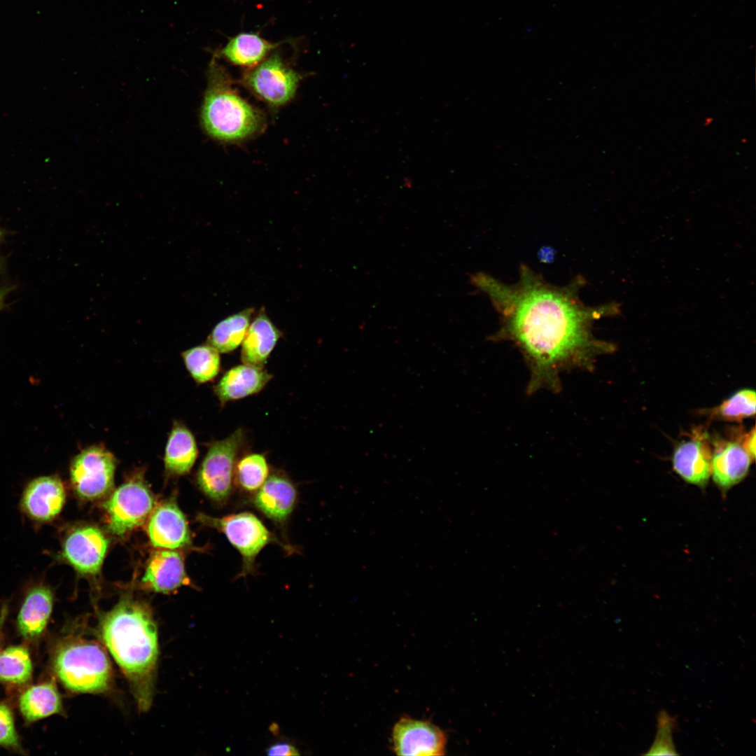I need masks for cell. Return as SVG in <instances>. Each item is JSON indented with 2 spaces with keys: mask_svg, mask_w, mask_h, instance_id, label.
<instances>
[{
  "mask_svg": "<svg viewBox=\"0 0 756 756\" xmlns=\"http://www.w3.org/2000/svg\"><path fill=\"white\" fill-rule=\"evenodd\" d=\"M32 664L27 650L10 646L0 653V681L22 685L31 678Z\"/></svg>",
  "mask_w": 756,
  "mask_h": 756,
  "instance_id": "484cf974",
  "label": "cell"
},
{
  "mask_svg": "<svg viewBox=\"0 0 756 756\" xmlns=\"http://www.w3.org/2000/svg\"><path fill=\"white\" fill-rule=\"evenodd\" d=\"M53 668L64 686L74 692L100 694L112 685L109 658L92 639L74 637L62 643L55 652Z\"/></svg>",
  "mask_w": 756,
  "mask_h": 756,
  "instance_id": "277c9868",
  "label": "cell"
},
{
  "mask_svg": "<svg viewBox=\"0 0 756 756\" xmlns=\"http://www.w3.org/2000/svg\"><path fill=\"white\" fill-rule=\"evenodd\" d=\"M244 437V430L238 428L227 438L211 443L198 469L199 487L218 504L225 503L232 493L235 467Z\"/></svg>",
  "mask_w": 756,
  "mask_h": 756,
  "instance_id": "8992f818",
  "label": "cell"
},
{
  "mask_svg": "<svg viewBox=\"0 0 756 756\" xmlns=\"http://www.w3.org/2000/svg\"><path fill=\"white\" fill-rule=\"evenodd\" d=\"M254 308H246L218 323L207 337V342L219 353H229L243 342Z\"/></svg>",
  "mask_w": 756,
  "mask_h": 756,
  "instance_id": "cb8c5ba5",
  "label": "cell"
},
{
  "mask_svg": "<svg viewBox=\"0 0 756 756\" xmlns=\"http://www.w3.org/2000/svg\"><path fill=\"white\" fill-rule=\"evenodd\" d=\"M674 722L666 712L658 717V730L654 743L646 755H677L672 740Z\"/></svg>",
  "mask_w": 756,
  "mask_h": 756,
  "instance_id": "f1b7e54d",
  "label": "cell"
},
{
  "mask_svg": "<svg viewBox=\"0 0 756 756\" xmlns=\"http://www.w3.org/2000/svg\"><path fill=\"white\" fill-rule=\"evenodd\" d=\"M753 460L746 449L734 442L724 443L712 455L711 474L715 483L728 489L747 475Z\"/></svg>",
  "mask_w": 756,
  "mask_h": 756,
  "instance_id": "ffe728a7",
  "label": "cell"
},
{
  "mask_svg": "<svg viewBox=\"0 0 756 756\" xmlns=\"http://www.w3.org/2000/svg\"><path fill=\"white\" fill-rule=\"evenodd\" d=\"M198 449L192 433L185 426L175 423L165 447L164 466L174 475H184L192 468Z\"/></svg>",
  "mask_w": 756,
  "mask_h": 756,
  "instance_id": "44dd1931",
  "label": "cell"
},
{
  "mask_svg": "<svg viewBox=\"0 0 756 756\" xmlns=\"http://www.w3.org/2000/svg\"><path fill=\"white\" fill-rule=\"evenodd\" d=\"M116 459L101 444L92 445L77 454L71 463L74 490L81 498L93 500L104 496L113 484Z\"/></svg>",
  "mask_w": 756,
  "mask_h": 756,
  "instance_id": "52a82bcc",
  "label": "cell"
},
{
  "mask_svg": "<svg viewBox=\"0 0 756 756\" xmlns=\"http://www.w3.org/2000/svg\"><path fill=\"white\" fill-rule=\"evenodd\" d=\"M108 545L107 538L98 528L78 527L66 535L61 556L79 573L94 575L102 565Z\"/></svg>",
  "mask_w": 756,
  "mask_h": 756,
  "instance_id": "8fae6325",
  "label": "cell"
},
{
  "mask_svg": "<svg viewBox=\"0 0 756 756\" xmlns=\"http://www.w3.org/2000/svg\"><path fill=\"white\" fill-rule=\"evenodd\" d=\"M447 736L426 720L401 718L392 730V750L398 755H443Z\"/></svg>",
  "mask_w": 756,
  "mask_h": 756,
  "instance_id": "30bf717a",
  "label": "cell"
},
{
  "mask_svg": "<svg viewBox=\"0 0 756 756\" xmlns=\"http://www.w3.org/2000/svg\"><path fill=\"white\" fill-rule=\"evenodd\" d=\"M154 500L140 477H133L120 486L104 503L108 528L122 536L141 524L150 514Z\"/></svg>",
  "mask_w": 756,
  "mask_h": 756,
  "instance_id": "ba28073f",
  "label": "cell"
},
{
  "mask_svg": "<svg viewBox=\"0 0 756 756\" xmlns=\"http://www.w3.org/2000/svg\"><path fill=\"white\" fill-rule=\"evenodd\" d=\"M755 391L743 388L732 394L718 409V414L729 421L741 420L755 414Z\"/></svg>",
  "mask_w": 756,
  "mask_h": 756,
  "instance_id": "83f0119b",
  "label": "cell"
},
{
  "mask_svg": "<svg viewBox=\"0 0 756 756\" xmlns=\"http://www.w3.org/2000/svg\"><path fill=\"white\" fill-rule=\"evenodd\" d=\"M148 534L152 544L167 549L190 545L191 537L184 514L173 503L159 506L152 514Z\"/></svg>",
  "mask_w": 756,
  "mask_h": 756,
  "instance_id": "5bb4252c",
  "label": "cell"
},
{
  "mask_svg": "<svg viewBox=\"0 0 756 756\" xmlns=\"http://www.w3.org/2000/svg\"><path fill=\"white\" fill-rule=\"evenodd\" d=\"M201 122L212 138L237 141L256 134L263 126V117L232 86L224 68L213 58L204 94Z\"/></svg>",
  "mask_w": 756,
  "mask_h": 756,
  "instance_id": "3957f363",
  "label": "cell"
},
{
  "mask_svg": "<svg viewBox=\"0 0 756 756\" xmlns=\"http://www.w3.org/2000/svg\"><path fill=\"white\" fill-rule=\"evenodd\" d=\"M470 284L484 293L499 315L497 340L514 342L531 369L528 391L556 389L559 374L572 368H589L594 358L612 349L596 340L593 322L615 314V304L589 307L579 291L584 280L578 276L565 286L547 282L522 265L519 279L506 284L483 272L470 276Z\"/></svg>",
  "mask_w": 756,
  "mask_h": 756,
  "instance_id": "6da1fadb",
  "label": "cell"
},
{
  "mask_svg": "<svg viewBox=\"0 0 756 756\" xmlns=\"http://www.w3.org/2000/svg\"><path fill=\"white\" fill-rule=\"evenodd\" d=\"M272 375L264 368L239 365L228 370L214 386V392L221 404L258 393Z\"/></svg>",
  "mask_w": 756,
  "mask_h": 756,
  "instance_id": "e0dca14e",
  "label": "cell"
},
{
  "mask_svg": "<svg viewBox=\"0 0 756 756\" xmlns=\"http://www.w3.org/2000/svg\"><path fill=\"white\" fill-rule=\"evenodd\" d=\"M51 589L43 583L27 591L18 615V628L27 640L38 638L46 629L53 607Z\"/></svg>",
  "mask_w": 756,
  "mask_h": 756,
  "instance_id": "9a60e30c",
  "label": "cell"
},
{
  "mask_svg": "<svg viewBox=\"0 0 756 756\" xmlns=\"http://www.w3.org/2000/svg\"><path fill=\"white\" fill-rule=\"evenodd\" d=\"M102 641L127 678L141 711L153 701L158 659V628L144 603L123 598L102 618Z\"/></svg>",
  "mask_w": 756,
  "mask_h": 756,
  "instance_id": "7a4b0ae2",
  "label": "cell"
},
{
  "mask_svg": "<svg viewBox=\"0 0 756 756\" xmlns=\"http://www.w3.org/2000/svg\"><path fill=\"white\" fill-rule=\"evenodd\" d=\"M266 754L270 756H290L300 755L298 750L295 746L286 742H279L272 744L266 750Z\"/></svg>",
  "mask_w": 756,
  "mask_h": 756,
  "instance_id": "4dcf8cb0",
  "label": "cell"
},
{
  "mask_svg": "<svg viewBox=\"0 0 756 756\" xmlns=\"http://www.w3.org/2000/svg\"><path fill=\"white\" fill-rule=\"evenodd\" d=\"M282 333L262 308L249 324L241 343L244 364L264 368Z\"/></svg>",
  "mask_w": 756,
  "mask_h": 756,
  "instance_id": "2e32d148",
  "label": "cell"
},
{
  "mask_svg": "<svg viewBox=\"0 0 756 756\" xmlns=\"http://www.w3.org/2000/svg\"><path fill=\"white\" fill-rule=\"evenodd\" d=\"M278 44L264 39L256 33L242 32L228 41L220 50V55L234 65L254 67Z\"/></svg>",
  "mask_w": 756,
  "mask_h": 756,
  "instance_id": "7402d4cb",
  "label": "cell"
},
{
  "mask_svg": "<svg viewBox=\"0 0 756 756\" xmlns=\"http://www.w3.org/2000/svg\"><path fill=\"white\" fill-rule=\"evenodd\" d=\"M7 613H8L7 606L4 605L2 606L1 609V612H0V640H1V633H2V629H3V626L4 625V622H5L6 616H7Z\"/></svg>",
  "mask_w": 756,
  "mask_h": 756,
  "instance_id": "d6a6232c",
  "label": "cell"
},
{
  "mask_svg": "<svg viewBox=\"0 0 756 756\" xmlns=\"http://www.w3.org/2000/svg\"><path fill=\"white\" fill-rule=\"evenodd\" d=\"M244 80L260 99L271 106H280L295 96L300 76L279 55L272 54L248 71Z\"/></svg>",
  "mask_w": 756,
  "mask_h": 756,
  "instance_id": "9c48e42d",
  "label": "cell"
},
{
  "mask_svg": "<svg viewBox=\"0 0 756 756\" xmlns=\"http://www.w3.org/2000/svg\"><path fill=\"white\" fill-rule=\"evenodd\" d=\"M4 296V294L3 293H0V309H1V307L2 306V304H3Z\"/></svg>",
  "mask_w": 756,
  "mask_h": 756,
  "instance_id": "836d02e7",
  "label": "cell"
},
{
  "mask_svg": "<svg viewBox=\"0 0 756 756\" xmlns=\"http://www.w3.org/2000/svg\"><path fill=\"white\" fill-rule=\"evenodd\" d=\"M743 447L746 449L751 458L754 460L755 456V430H752L746 435Z\"/></svg>",
  "mask_w": 756,
  "mask_h": 756,
  "instance_id": "1f68e13d",
  "label": "cell"
},
{
  "mask_svg": "<svg viewBox=\"0 0 756 756\" xmlns=\"http://www.w3.org/2000/svg\"><path fill=\"white\" fill-rule=\"evenodd\" d=\"M712 454L708 444L700 439L680 443L673 455L675 471L687 482L705 486L711 475Z\"/></svg>",
  "mask_w": 756,
  "mask_h": 756,
  "instance_id": "ac0fdd59",
  "label": "cell"
},
{
  "mask_svg": "<svg viewBox=\"0 0 756 756\" xmlns=\"http://www.w3.org/2000/svg\"><path fill=\"white\" fill-rule=\"evenodd\" d=\"M19 707L28 722L48 717L62 710L59 693L52 682H46L28 688L21 695Z\"/></svg>",
  "mask_w": 756,
  "mask_h": 756,
  "instance_id": "603a6c76",
  "label": "cell"
},
{
  "mask_svg": "<svg viewBox=\"0 0 756 756\" xmlns=\"http://www.w3.org/2000/svg\"><path fill=\"white\" fill-rule=\"evenodd\" d=\"M66 499L64 486L57 476H42L30 481L20 500L22 512L31 521L44 524L61 512Z\"/></svg>",
  "mask_w": 756,
  "mask_h": 756,
  "instance_id": "7c38bea8",
  "label": "cell"
},
{
  "mask_svg": "<svg viewBox=\"0 0 756 756\" xmlns=\"http://www.w3.org/2000/svg\"><path fill=\"white\" fill-rule=\"evenodd\" d=\"M255 493L252 499L254 507L276 524L284 526L298 501V490L293 482L285 474L275 472Z\"/></svg>",
  "mask_w": 756,
  "mask_h": 756,
  "instance_id": "4fadbf2b",
  "label": "cell"
},
{
  "mask_svg": "<svg viewBox=\"0 0 756 756\" xmlns=\"http://www.w3.org/2000/svg\"><path fill=\"white\" fill-rule=\"evenodd\" d=\"M0 746L16 751L21 750L13 713L10 708L4 704H0Z\"/></svg>",
  "mask_w": 756,
  "mask_h": 756,
  "instance_id": "f546056e",
  "label": "cell"
},
{
  "mask_svg": "<svg viewBox=\"0 0 756 756\" xmlns=\"http://www.w3.org/2000/svg\"><path fill=\"white\" fill-rule=\"evenodd\" d=\"M219 351L206 343L189 349L182 353L186 367L198 383L214 379L220 369Z\"/></svg>",
  "mask_w": 756,
  "mask_h": 756,
  "instance_id": "d4e9b609",
  "label": "cell"
},
{
  "mask_svg": "<svg viewBox=\"0 0 756 756\" xmlns=\"http://www.w3.org/2000/svg\"><path fill=\"white\" fill-rule=\"evenodd\" d=\"M269 466L264 455L246 454L238 460L234 470V481L244 491H257L269 476Z\"/></svg>",
  "mask_w": 756,
  "mask_h": 756,
  "instance_id": "4316f807",
  "label": "cell"
},
{
  "mask_svg": "<svg viewBox=\"0 0 756 756\" xmlns=\"http://www.w3.org/2000/svg\"><path fill=\"white\" fill-rule=\"evenodd\" d=\"M187 581L182 557L177 552L169 550L153 554L142 578L147 588L162 593L172 592Z\"/></svg>",
  "mask_w": 756,
  "mask_h": 756,
  "instance_id": "d6986e66",
  "label": "cell"
},
{
  "mask_svg": "<svg viewBox=\"0 0 756 756\" xmlns=\"http://www.w3.org/2000/svg\"><path fill=\"white\" fill-rule=\"evenodd\" d=\"M198 520L223 533L229 542L238 550L242 558V567L239 577H245L255 571V559L260 552L267 545H280L287 553L293 554L295 548L280 541L270 532L255 514L242 512L222 517H212L201 514Z\"/></svg>",
  "mask_w": 756,
  "mask_h": 756,
  "instance_id": "5b68a950",
  "label": "cell"
}]
</instances>
